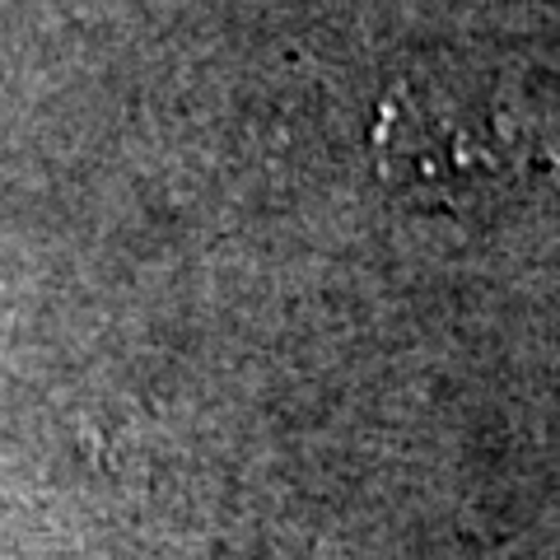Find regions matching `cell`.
Masks as SVG:
<instances>
[{"label": "cell", "mask_w": 560, "mask_h": 560, "mask_svg": "<svg viewBox=\"0 0 560 560\" xmlns=\"http://www.w3.org/2000/svg\"><path fill=\"white\" fill-rule=\"evenodd\" d=\"M370 150L397 197L453 215L490 206L547 164L533 121L440 75H407L383 94Z\"/></svg>", "instance_id": "obj_1"}]
</instances>
